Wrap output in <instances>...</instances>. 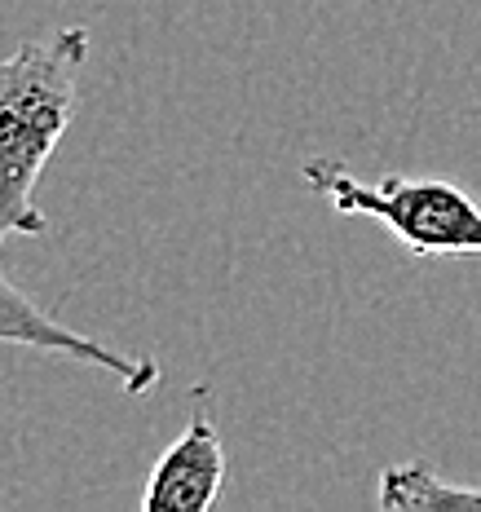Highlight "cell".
Masks as SVG:
<instances>
[{"label":"cell","instance_id":"1","mask_svg":"<svg viewBox=\"0 0 481 512\" xmlns=\"http://www.w3.org/2000/svg\"><path fill=\"white\" fill-rule=\"evenodd\" d=\"M89 62V31L58 27L0 62V248L18 234H49L36 181L76 111V80Z\"/></svg>","mask_w":481,"mask_h":512},{"label":"cell","instance_id":"2","mask_svg":"<svg viewBox=\"0 0 481 512\" xmlns=\"http://www.w3.org/2000/svg\"><path fill=\"white\" fill-rule=\"evenodd\" d=\"M301 177L336 212L380 221L411 256H481V204L455 181L402 173L362 181L336 159H309Z\"/></svg>","mask_w":481,"mask_h":512},{"label":"cell","instance_id":"3","mask_svg":"<svg viewBox=\"0 0 481 512\" xmlns=\"http://www.w3.org/2000/svg\"><path fill=\"white\" fill-rule=\"evenodd\" d=\"M0 345H18V349H36V354H58L71 362H84V367H98L106 376L120 380L124 393H146L159 384V362L124 354L115 345H102V340L76 332V327L58 323L53 314H45L18 283H9L0 274Z\"/></svg>","mask_w":481,"mask_h":512},{"label":"cell","instance_id":"4","mask_svg":"<svg viewBox=\"0 0 481 512\" xmlns=\"http://www.w3.org/2000/svg\"><path fill=\"white\" fill-rule=\"evenodd\" d=\"M226 442L208 411H195L155 460L142 490V512H208L226 486Z\"/></svg>","mask_w":481,"mask_h":512},{"label":"cell","instance_id":"5","mask_svg":"<svg viewBox=\"0 0 481 512\" xmlns=\"http://www.w3.org/2000/svg\"><path fill=\"white\" fill-rule=\"evenodd\" d=\"M376 504L384 512H424V508H481L477 486H451L429 464H393L380 473Z\"/></svg>","mask_w":481,"mask_h":512}]
</instances>
